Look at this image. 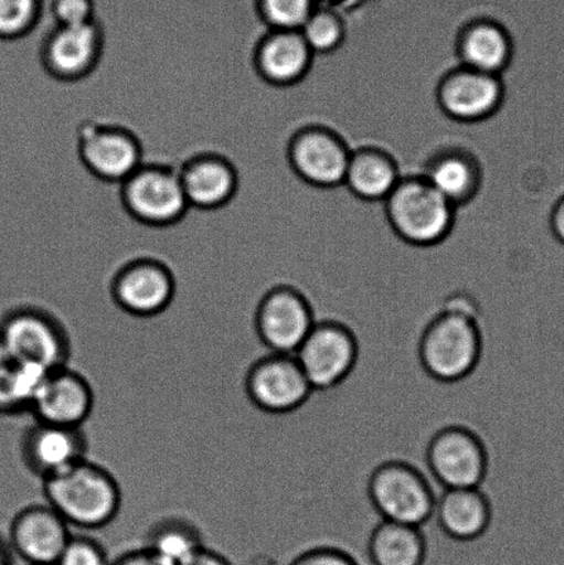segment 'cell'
<instances>
[{
  "label": "cell",
  "instance_id": "2e32d148",
  "mask_svg": "<svg viewBox=\"0 0 564 565\" xmlns=\"http://www.w3.org/2000/svg\"><path fill=\"white\" fill-rule=\"evenodd\" d=\"M94 408V392L85 376L65 367L49 371L33 397L30 413L38 423L82 428Z\"/></svg>",
  "mask_w": 564,
  "mask_h": 565
},
{
  "label": "cell",
  "instance_id": "8d00e7d4",
  "mask_svg": "<svg viewBox=\"0 0 564 565\" xmlns=\"http://www.w3.org/2000/svg\"><path fill=\"white\" fill-rule=\"evenodd\" d=\"M0 565H13V551L2 539H0Z\"/></svg>",
  "mask_w": 564,
  "mask_h": 565
},
{
  "label": "cell",
  "instance_id": "603a6c76",
  "mask_svg": "<svg viewBox=\"0 0 564 565\" xmlns=\"http://www.w3.org/2000/svg\"><path fill=\"white\" fill-rule=\"evenodd\" d=\"M434 516L439 527L451 540H478L491 522L489 498L480 489L445 490L436 500Z\"/></svg>",
  "mask_w": 564,
  "mask_h": 565
},
{
  "label": "cell",
  "instance_id": "3957f363",
  "mask_svg": "<svg viewBox=\"0 0 564 565\" xmlns=\"http://www.w3.org/2000/svg\"><path fill=\"white\" fill-rule=\"evenodd\" d=\"M456 207L422 175L402 177L385 201L386 220L408 245L433 247L447 239Z\"/></svg>",
  "mask_w": 564,
  "mask_h": 565
},
{
  "label": "cell",
  "instance_id": "44dd1931",
  "mask_svg": "<svg viewBox=\"0 0 564 565\" xmlns=\"http://www.w3.org/2000/svg\"><path fill=\"white\" fill-rule=\"evenodd\" d=\"M457 53L461 65L501 76L511 64L513 41L500 22L475 20L464 26L458 35Z\"/></svg>",
  "mask_w": 564,
  "mask_h": 565
},
{
  "label": "cell",
  "instance_id": "4dcf8cb0",
  "mask_svg": "<svg viewBox=\"0 0 564 565\" xmlns=\"http://www.w3.org/2000/svg\"><path fill=\"white\" fill-rule=\"evenodd\" d=\"M53 25L75 26L97 21L93 0H52L43 11V21Z\"/></svg>",
  "mask_w": 564,
  "mask_h": 565
},
{
  "label": "cell",
  "instance_id": "e575fe53",
  "mask_svg": "<svg viewBox=\"0 0 564 565\" xmlns=\"http://www.w3.org/2000/svg\"><path fill=\"white\" fill-rule=\"evenodd\" d=\"M550 226L555 239L564 245V195L557 199L551 210Z\"/></svg>",
  "mask_w": 564,
  "mask_h": 565
},
{
  "label": "cell",
  "instance_id": "d6986e66",
  "mask_svg": "<svg viewBox=\"0 0 564 565\" xmlns=\"http://www.w3.org/2000/svg\"><path fill=\"white\" fill-rule=\"evenodd\" d=\"M313 52L300 31H269L258 42L254 65L269 85H297L311 70Z\"/></svg>",
  "mask_w": 564,
  "mask_h": 565
},
{
  "label": "cell",
  "instance_id": "d4e9b609",
  "mask_svg": "<svg viewBox=\"0 0 564 565\" xmlns=\"http://www.w3.org/2000/svg\"><path fill=\"white\" fill-rule=\"evenodd\" d=\"M369 556L374 565H423L427 544L419 527L383 520L370 536Z\"/></svg>",
  "mask_w": 564,
  "mask_h": 565
},
{
  "label": "cell",
  "instance_id": "83f0119b",
  "mask_svg": "<svg viewBox=\"0 0 564 565\" xmlns=\"http://www.w3.org/2000/svg\"><path fill=\"white\" fill-rule=\"evenodd\" d=\"M43 22L41 0H0V39L20 42Z\"/></svg>",
  "mask_w": 564,
  "mask_h": 565
},
{
  "label": "cell",
  "instance_id": "ac0fdd59",
  "mask_svg": "<svg viewBox=\"0 0 564 565\" xmlns=\"http://www.w3.org/2000/svg\"><path fill=\"white\" fill-rule=\"evenodd\" d=\"M87 448L82 428L35 420L22 436L21 458L32 475L46 480L85 459Z\"/></svg>",
  "mask_w": 564,
  "mask_h": 565
},
{
  "label": "cell",
  "instance_id": "9c48e42d",
  "mask_svg": "<svg viewBox=\"0 0 564 565\" xmlns=\"http://www.w3.org/2000/svg\"><path fill=\"white\" fill-rule=\"evenodd\" d=\"M245 391L253 406L275 415L296 412L313 392L295 354L280 353H270L248 369Z\"/></svg>",
  "mask_w": 564,
  "mask_h": 565
},
{
  "label": "cell",
  "instance_id": "5bb4252c",
  "mask_svg": "<svg viewBox=\"0 0 564 565\" xmlns=\"http://www.w3.org/2000/svg\"><path fill=\"white\" fill-rule=\"evenodd\" d=\"M110 294L119 309L135 318H153L173 302L175 280L157 259H137L116 274Z\"/></svg>",
  "mask_w": 564,
  "mask_h": 565
},
{
  "label": "cell",
  "instance_id": "5b68a950",
  "mask_svg": "<svg viewBox=\"0 0 564 565\" xmlns=\"http://www.w3.org/2000/svg\"><path fill=\"white\" fill-rule=\"evenodd\" d=\"M369 497L384 522L422 529L434 518L436 498L428 480L406 462L380 465L370 476Z\"/></svg>",
  "mask_w": 564,
  "mask_h": 565
},
{
  "label": "cell",
  "instance_id": "d590c367",
  "mask_svg": "<svg viewBox=\"0 0 564 565\" xmlns=\"http://www.w3.org/2000/svg\"><path fill=\"white\" fill-rule=\"evenodd\" d=\"M182 565H232L220 553L202 547L201 551L193 555L190 561Z\"/></svg>",
  "mask_w": 564,
  "mask_h": 565
},
{
  "label": "cell",
  "instance_id": "836d02e7",
  "mask_svg": "<svg viewBox=\"0 0 564 565\" xmlns=\"http://www.w3.org/2000/svg\"><path fill=\"white\" fill-rule=\"evenodd\" d=\"M110 565H171L166 563L163 558L155 555L153 552L141 547V550L125 553L110 563Z\"/></svg>",
  "mask_w": 564,
  "mask_h": 565
},
{
  "label": "cell",
  "instance_id": "7402d4cb",
  "mask_svg": "<svg viewBox=\"0 0 564 565\" xmlns=\"http://www.w3.org/2000/svg\"><path fill=\"white\" fill-rule=\"evenodd\" d=\"M423 175L456 209L471 202L482 186V168L478 159L462 148L436 152L425 166Z\"/></svg>",
  "mask_w": 564,
  "mask_h": 565
},
{
  "label": "cell",
  "instance_id": "7a4b0ae2",
  "mask_svg": "<svg viewBox=\"0 0 564 565\" xmlns=\"http://www.w3.org/2000/svg\"><path fill=\"white\" fill-rule=\"evenodd\" d=\"M482 349L479 318L441 309L423 332L418 356L425 373L451 384L473 373L482 358Z\"/></svg>",
  "mask_w": 564,
  "mask_h": 565
},
{
  "label": "cell",
  "instance_id": "6da1fadb",
  "mask_svg": "<svg viewBox=\"0 0 564 565\" xmlns=\"http://www.w3.org/2000/svg\"><path fill=\"white\" fill-rule=\"evenodd\" d=\"M43 494L70 527L97 530L113 523L121 491L113 473L87 458L43 480Z\"/></svg>",
  "mask_w": 564,
  "mask_h": 565
},
{
  "label": "cell",
  "instance_id": "52a82bcc",
  "mask_svg": "<svg viewBox=\"0 0 564 565\" xmlns=\"http://www.w3.org/2000/svg\"><path fill=\"white\" fill-rule=\"evenodd\" d=\"M295 356L313 391H330L355 370L358 340L340 321H317Z\"/></svg>",
  "mask_w": 564,
  "mask_h": 565
},
{
  "label": "cell",
  "instance_id": "f1b7e54d",
  "mask_svg": "<svg viewBox=\"0 0 564 565\" xmlns=\"http://www.w3.org/2000/svg\"><path fill=\"white\" fill-rule=\"evenodd\" d=\"M313 11V0H257L258 20L269 31H300Z\"/></svg>",
  "mask_w": 564,
  "mask_h": 565
},
{
  "label": "cell",
  "instance_id": "9a60e30c",
  "mask_svg": "<svg viewBox=\"0 0 564 565\" xmlns=\"http://www.w3.org/2000/svg\"><path fill=\"white\" fill-rule=\"evenodd\" d=\"M104 25H52L42 47L43 66L60 81L76 82L92 74L104 47Z\"/></svg>",
  "mask_w": 564,
  "mask_h": 565
},
{
  "label": "cell",
  "instance_id": "277c9868",
  "mask_svg": "<svg viewBox=\"0 0 564 565\" xmlns=\"http://www.w3.org/2000/svg\"><path fill=\"white\" fill-rule=\"evenodd\" d=\"M70 358L68 331L47 310L21 307L0 321V362L33 364L52 371L68 365Z\"/></svg>",
  "mask_w": 564,
  "mask_h": 565
},
{
  "label": "cell",
  "instance_id": "ffe728a7",
  "mask_svg": "<svg viewBox=\"0 0 564 565\" xmlns=\"http://www.w3.org/2000/svg\"><path fill=\"white\" fill-rule=\"evenodd\" d=\"M191 207L217 210L234 199L240 185L235 166L221 154H199L180 169Z\"/></svg>",
  "mask_w": 564,
  "mask_h": 565
},
{
  "label": "cell",
  "instance_id": "e0dca14e",
  "mask_svg": "<svg viewBox=\"0 0 564 565\" xmlns=\"http://www.w3.org/2000/svg\"><path fill=\"white\" fill-rule=\"evenodd\" d=\"M71 536L70 524L52 507L36 503L15 514L9 544L30 565H55Z\"/></svg>",
  "mask_w": 564,
  "mask_h": 565
},
{
  "label": "cell",
  "instance_id": "8992f818",
  "mask_svg": "<svg viewBox=\"0 0 564 565\" xmlns=\"http://www.w3.org/2000/svg\"><path fill=\"white\" fill-rule=\"evenodd\" d=\"M121 201L132 218L157 228L179 223L191 209L180 170L163 164L143 163L121 182Z\"/></svg>",
  "mask_w": 564,
  "mask_h": 565
},
{
  "label": "cell",
  "instance_id": "f546056e",
  "mask_svg": "<svg viewBox=\"0 0 564 565\" xmlns=\"http://www.w3.org/2000/svg\"><path fill=\"white\" fill-rule=\"evenodd\" d=\"M300 32L313 54L333 53L345 39L344 22L330 10L315 9Z\"/></svg>",
  "mask_w": 564,
  "mask_h": 565
},
{
  "label": "cell",
  "instance_id": "484cf974",
  "mask_svg": "<svg viewBox=\"0 0 564 565\" xmlns=\"http://www.w3.org/2000/svg\"><path fill=\"white\" fill-rule=\"evenodd\" d=\"M143 547L171 565L185 564L204 547L201 531L184 519H164L147 534Z\"/></svg>",
  "mask_w": 564,
  "mask_h": 565
},
{
  "label": "cell",
  "instance_id": "7c38bea8",
  "mask_svg": "<svg viewBox=\"0 0 564 565\" xmlns=\"http://www.w3.org/2000/svg\"><path fill=\"white\" fill-rule=\"evenodd\" d=\"M351 152L336 131L308 126L292 136L287 158L291 169L307 184L331 190L344 185Z\"/></svg>",
  "mask_w": 564,
  "mask_h": 565
},
{
  "label": "cell",
  "instance_id": "ba28073f",
  "mask_svg": "<svg viewBox=\"0 0 564 565\" xmlns=\"http://www.w3.org/2000/svg\"><path fill=\"white\" fill-rule=\"evenodd\" d=\"M427 463L445 490L480 489L488 475L489 457L475 431L464 426H449L430 440Z\"/></svg>",
  "mask_w": 564,
  "mask_h": 565
},
{
  "label": "cell",
  "instance_id": "d6a6232c",
  "mask_svg": "<svg viewBox=\"0 0 564 565\" xmlns=\"http://www.w3.org/2000/svg\"><path fill=\"white\" fill-rule=\"evenodd\" d=\"M290 565H358V563L342 551L319 547L298 556Z\"/></svg>",
  "mask_w": 564,
  "mask_h": 565
},
{
  "label": "cell",
  "instance_id": "cb8c5ba5",
  "mask_svg": "<svg viewBox=\"0 0 564 565\" xmlns=\"http://www.w3.org/2000/svg\"><path fill=\"white\" fill-rule=\"evenodd\" d=\"M401 179L400 168L389 152L366 147L351 152L344 185L364 202H385Z\"/></svg>",
  "mask_w": 564,
  "mask_h": 565
},
{
  "label": "cell",
  "instance_id": "8fae6325",
  "mask_svg": "<svg viewBox=\"0 0 564 565\" xmlns=\"http://www.w3.org/2000/svg\"><path fill=\"white\" fill-rule=\"evenodd\" d=\"M82 163L97 179L125 182L142 163L141 142L125 127L87 121L77 131Z\"/></svg>",
  "mask_w": 564,
  "mask_h": 565
},
{
  "label": "cell",
  "instance_id": "1f68e13d",
  "mask_svg": "<svg viewBox=\"0 0 564 565\" xmlns=\"http://www.w3.org/2000/svg\"><path fill=\"white\" fill-rule=\"evenodd\" d=\"M55 565H110L107 552L87 535H72Z\"/></svg>",
  "mask_w": 564,
  "mask_h": 565
},
{
  "label": "cell",
  "instance_id": "4316f807",
  "mask_svg": "<svg viewBox=\"0 0 564 565\" xmlns=\"http://www.w3.org/2000/svg\"><path fill=\"white\" fill-rule=\"evenodd\" d=\"M47 373L39 365L0 362V414L30 413L33 397Z\"/></svg>",
  "mask_w": 564,
  "mask_h": 565
},
{
  "label": "cell",
  "instance_id": "4fadbf2b",
  "mask_svg": "<svg viewBox=\"0 0 564 565\" xmlns=\"http://www.w3.org/2000/svg\"><path fill=\"white\" fill-rule=\"evenodd\" d=\"M506 87L501 76L468 66H457L441 77L436 88L441 113L460 124H479L499 113Z\"/></svg>",
  "mask_w": 564,
  "mask_h": 565
},
{
  "label": "cell",
  "instance_id": "30bf717a",
  "mask_svg": "<svg viewBox=\"0 0 564 565\" xmlns=\"http://www.w3.org/2000/svg\"><path fill=\"white\" fill-rule=\"evenodd\" d=\"M311 303L301 291L290 286L269 290L256 310L257 335L270 353L295 354L313 329Z\"/></svg>",
  "mask_w": 564,
  "mask_h": 565
}]
</instances>
